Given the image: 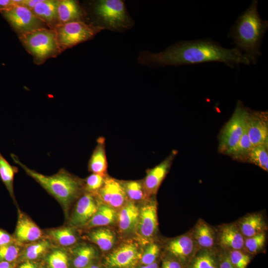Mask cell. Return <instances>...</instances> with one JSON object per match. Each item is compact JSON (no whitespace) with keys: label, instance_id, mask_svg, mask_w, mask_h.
<instances>
[{"label":"cell","instance_id":"4316f807","mask_svg":"<svg viewBox=\"0 0 268 268\" xmlns=\"http://www.w3.org/2000/svg\"><path fill=\"white\" fill-rule=\"evenodd\" d=\"M73 266L75 268H84L91 264L96 258L95 249L88 245L81 244L72 250Z\"/></svg>","mask_w":268,"mask_h":268},{"label":"cell","instance_id":"603a6c76","mask_svg":"<svg viewBox=\"0 0 268 268\" xmlns=\"http://www.w3.org/2000/svg\"><path fill=\"white\" fill-rule=\"evenodd\" d=\"M105 138L99 137L88 162V170L92 173L107 175V161L105 150Z\"/></svg>","mask_w":268,"mask_h":268},{"label":"cell","instance_id":"5bb4252c","mask_svg":"<svg viewBox=\"0 0 268 268\" xmlns=\"http://www.w3.org/2000/svg\"><path fill=\"white\" fill-rule=\"evenodd\" d=\"M177 153V151H172L160 163L147 170L146 175L142 182L148 198L152 197L157 193L160 186L169 171Z\"/></svg>","mask_w":268,"mask_h":268},{"label":"cell","instance_id":"ba28073f","mask_svg":"<svg viewBox=\"0 0 268 268\" xmlns=\"http://www.w3.org/2000/svg\"><path fill=\"white\" fill-rule=\"evenodd\" d=\"M19 36L37 29L48 28L25 6L15 4L10 8L1 12Z\"/></svg>","mask_w":268,"mask_h":268},{"label":"cell","instance_id":"f35d334b","mask_svg":"<svg viewBox=\"0 0 268 268\" xmlns=\"http://www.w3.org/2000/svg\"><path fill=\"white\" fill-rule=\"evenodd\" d=\"M20 249L14 243L0 247V262H14L17 258Z\"/></svg>","mask_w":268,"mask_h":268},{"label":"cell","instance_id":"b9f144b4","mask_svg":"<svg viewBox=\"0 0 268 268\" xmlns=\"http://www.w3.org/2000/svg\"><path fill=\"white\" fill-rule=\"evenodd\" d=\"M14 238L4 230L0 229V247L14 243Z\"/></svg>","mask_w":268,"mask_h":268},{"label":"cell","instance_id":"2e32d148","mask_svg":"<svg viewBox=\"0 0 268 268\" xmlns=\"http://www.w3.org/2000/svg\"><path fill=\"white\" fill-rule=\"evenodd\" d=\"M217 246L224 250H243L245 238L236 222L216 227Z\"/></svg>","mask_w":268,"mask_h":268},{"label":"cell","instance_id":"3957f363","mask_svg":"<svg viewBox=\"0 0 268 268\" xmlns=\"http://www.w3.org/2000/svg\"><path fill=\"white\" fill-rule=\"evenodd\" d=\"M10 156L14 163L54 197L65 209L68 208L83 189V182L64 169L53 175H45L28 168L15 154L11 153Z\"/></svg>","mask_w":268,"mask_h":268},{"label":"cell","instance_id":"f6af8a7d","mask_svg":"<svg viewBox=\"0 0 268 268\" xmlns=\"http://www.w3.org/2000/svg\"><path fill=\"white\" fill-rule=\"evenodd\" d=\"M18 268H37V267L33 263L27 262L21 265Z\"/></svg>","mask_w":268,"mask_h":268},{"label":"cell","instance_id":"7dc6e473","mask_svg":"<svg viewBox=\"0 0 268 268\" xmlns=\"http://www.w3.org/2000/svg\"><path fill=\"white\" fill-rule=\"evenodd\" d=\"M84 268H100L98 266L91 264Z\"/></svg>","mask_w":268,"mask_h":268},{"label":"cell","instance_id":"4dcf8cb0","mask_svg":"<svg viewBox=\"0 0 268 268\" xmlns=\"http://www.w3.org/2000/svg\"><path fill=\"white\" fill-rule=\"evenodd\" d=\"M246 162L253 164L262 169L268 171V145L253 146Z\"/></svg>","mask_w":268,"mask_h":268},{"label":"cell","instance_id":"30bf717a","mask_svg":"<svg viewBox=\"0 0 268 268\" xmlns=\"http://www.w3.org/2000/svg\"><path fill=\"white\" fill-rule=\"evenodd\" d=\"M157 202L154 199L147 201L139 208V215L135 232L142 243L149 241L158 229Z\"/></svg>","mask_w":268,"mask_h":268},{"label":"cell","instance_id":"ac0fdd59","mask_svg":"<svg viewBox=\"0 0 268 268\" xmlns=\"http://www.w3.org/2000/svg\"><path fill=\"white\" fill-rule=\"evenodd\" d=\"M245 238L266 232L268 224L261 212L248 213L235 221Z\"/></svg>","mask_w":268,"mask_h":268},{"label":"cell","instance_id":"74e56055","mask_svg":"<svg viewBox=\"0 0 268 268\" xmlns=\"http://www.w3.org/2000/svg\"><path fill=\"white\" fill-rule=\"evenodd\" d=\"M160 248L155 243L149 244L141 253L139 262L142 265H147L153 264L157 261L159 256Z\"/></svg>","mask_w":268,"mask_h":268},{"label":"cell","instance_id":"8992f818","mask_svg":"<svg viewBox=\"0 0 268 268\" xmlns=\"http://www.w3.org/2000/svg\"><path fill=\"white\" fill-rule=\"evenodd\" d=\"M249 110L242 101H238L232 115L220 131L218 137L220 153L229 155L236 146L246 129Z\"/></svg>","mask_w":268,"mask_h":268},{"label":"cell","instance_id":"83f0119b","mask_svg":"<svg viewBox=\"0 0 268 268\" xmlns=\"http://www.w3.org/2000/svg\"><path fill=\"white\" fill-rule=\"evenodd\" d=\"M18 168L12 166L0 151V179L4 185L10 197L14 201L13 182Z\"/></svg>","mask_w":268,"mask_h":268},{"label":"cell","instance_id":"ab89813d","mask_svg":"<svg viewBox=\"0 0 268 268\" xmlns=\"http://www.w3.org/2000/svg\"><path fill=\"white\" fill-rule=\"evenodd\" d=\"M217 255L218 268H234L231 264L225 250L218 247Z\"/></svg>","mask_w":268,"mask_h":268},{"label":"cell","instance_id":"e0dca14e","mask_svg":"<svg viewBox=\"0 0 268 268\" xmlns=\"http://www.w3.org/2000/svg\"><path fill=\"white\" fill-rule=\"evenodd\" d=\"M191 231L199 250H213L218 248L216 228L204 220L199 219Z\"/></svg>","mask_w":268,"mask_h":268},{"label":"cell","instance_id":"cb8c5ba5","mask_svg":"<svg viewBox=\"0 0 268 268\" xmlns=\"http://www.w3.org/2000/svg\"><path fill=\"white\" fill-rule=\"evenodd\" d=\"M117 218L116 210L102 203L98 205L96 213L85 226L88 229L108 226Z\"/></svg>","mask_w":268,"mask_h":268},{"label":"cell","instance_id":"277c9868","mask_svg":"<svg viewBox=\"0 0 268 268\" xmlns=\"http://www.w3.org/2000/svg\"><path fill=\"white\" fill-rule=\"evenodd\" d=\"M26 50L32 56L37 65L55 58L62 51L54 29L43 28L19 36Z\"/></svg>","mask_w":268,"mask_h":268},{"label":"cell","instance_id":"d4e9b609","mask_svg":"<svg viewBox=\"0 0 268 268\" xmlns=\"http://www.w3.org/2000/svg\"><path fill=\"white\" fill-rule=\"evenodd\" d=\"M89 239L95 244L101 251L108 252L114 247L115 234L111 229L107 228H99L92 230L88 233Z\"/></svg>","mask_w":268,"mask_h":268},{"label":"cell","instance_id":"e575fe53","mask_svg":"<svg viewBox=\"0 0 268 268\" xmlns=\"http://www.w3.org/2000/svg\"><path fill=\"white\" fill-rule=\"evenodd\" d=\"M234 268H247L254 256L242 250H225Z\"/></svg>","mask_w":268,"mask_h":268},{"label":"cell","instance_id":"7a4b0ae2","mask_svg":"<svg viewBox=\"0 0 268 268\" xmlns=\"http://www.w3.org/2000/svg\"><path fill=\"white\" fill-rule=\"evenodd\" d=\"M268 28V21L262 19L258 12V1L254 0L238 16L228 36L235 48L249 57L254 64L262 55V41Z\"/></svg>","mask_w":268,"mask_h":268},{"label":"cell","instance_id":"f546056e","mask_svg":"<svg viewBox=\"0 0 268 268\" xmlns=\"http://www.w3.org/2000/svg\"><path fill=\"white\" fill-rule=\"evenodd\" d=\"M253 147L248 134L246 125V129L239 141L236 146L230 153L229 156L234 160L246 162Z\"/></svg>","mask_w":268,"mask_h":268},{"label":"cell","instance_id":"1f68e13d","mask_svg":"<svg viewBox=\"0 0 268 268\" xmlns=\"http://www.w3.org/2000/svg\"><path fill=\"white\" fill-rule=\"evenodd\" d=\"M128 199L131 201H138L148 198L145 194L142 181H121Z\"/></svg>","mask_w":268,"mask_h":268},{"label":"cell","instance_id":"484cf974","mask_svg":"<svg viewBox=\"0 0 268 268\" xmlns=\"http://www.w3.org/2000/svg\"><path fill=\"white\" fill-rule=\"evenodd\" d=\"M217 248L199 250L185 268H218Z\"/></svg>","mask_w":268,"mask_h":268},{"label":"cell","instance_id":"8fae6325","mask_svg":"<svg viewBox=\"0 0 268 268\" xmlns=\"http://www.w3.org/2000/svg\"><path fill=\"white\" fill-rule=\"evenodd\" d=\"M247 131L253 146L268 145V112L249 110Z\"/></svg>","mask_w":268,"mask_h":268},{"label":"cell","instance_id":"44dd1931","mask_svg":"<svg viewBox=\"0 0 268 268\" xmlns=\"http://www.w3.org/2000/svg\"><path fill=\"white\" fill-rule=\"evenodd\" d=\"M57 13L58 25L73 21H83L84 10L75 0H57Z\"/></svg>","mask_w":268,"mask_h":268},{"label":"cell","instance_id":"d6a6232c","mask_svg":"<svg viewBox=\"0 0 268 268\" xmlns=\"http://www.w3.org/2000/svg\"><path fill=\"white\" fill-rule=\"evenodd\" d=\"M266 241V232L245 238L243 250L254 256L265 250Z\"/></svg>","mask_w":268,"mask_h":268},{"label":"cell","instance_id":"ee69618b","mask_svg":"<svg viewBox=\"0 0 268 268\" xmlns=\"http://www.w3.org/2000/svg\"><path fill=\"white\" fill-rule=\"evenodd\" d=\"M14 262H0V268H13Z\"/></svg>","mask_w":268,"mask_h":268},{"label":"cell","instance_id":"7bdbcfd3","mask_svg":"<svg viewBox=\"0 0 268 268\" xmlns=\"http://www.w3.org/2000/svg\"><path fill=\"white\" fill-rule=\"evenodd\" d=\"M15 4L14 0H0V12H2L10 8Z\"/></svg>","mask_w":268,"mask_h":268},{"label":"cell","instance_id":"60d3db41","mask_svg":"<svg viewBox=\"0 0 268 268\" xmlns=\"http://www.w3.org/2000/svg\"><path fill=\"white\" fill-rule=\"evenodd\" d=\"M160 268H185V267L178 260L168 255L163 260Z\"/></svg>","mask_w":268,"mask_h":268},{"label":"cell","instance_id":"836d02e7","mask_svg":"<svg viewBox=\"0 0 268 268\" xmlns=\"http://www.w3.org/2000/svg\"><path fill=\"white\" fill-rule=\"evenodd\" d=\"M50 247L49 241L46 240L33 243L25 248L23 258L30 261L38 259L43 255Z\"/></svg>","mask_w":268,"mask_h":268},{"label":"cell","instance_id":"7c38bea8","mask_svg":"<svg viewBox=\"0 0 268 268\" xmlns=\"http://www.w3.org/2000/svg\"><path fill=\"white\" fill-rule=\"evenodd\" d=\"M170 255L181 262L186 268L199 251L191 230L170 240L166 245Z\"/></svg>","mask_w":268,"mask_h":268},{"label":"cell","instance_id":"9a60e30c","mask_svg":"<svg viewBox=\"0 0 268 268\" xmlns=\"http://www.w3.org/2000/svg\"><path fill=\"white\" fill-rule=\"evenodd\" d=\"M98 204L94 195L86 193L77 201L70 217V227L85 226L96 213Z\"/></svg>","mask_w":268,"mask_h":268},{"label":"cell","instance_id":"6da1fadb","mask_svg":"<svg viewBox=\"0 0 268 268\" xmlns=\"http://www.w3.org/2000/svg\"><path fill=\"white\" fill-rule=\"evenodd\" d=\"M137 61L143 65L159 67L221 62L234 67L239 64H253L237 48L227 49L208 39L180 41L159 53L142 51Z\"/></svg>","mask_w":268,"mask_h":268},{"label":"cell","instance_id":"5b68a950","mask_svg":"<svg viewBox=\"0 0 268 268\" xmlns=\"http://www.w3.org/2000/svg\"><path fill=\"white\" fill-rule=\"evenodd\" d=\"M93 10L99 26L104 29L122 32L134 25L123 0H97L94 2Z\"/></svg>","mask_w":268,"mask_h":268},{"label":"cell","instance_id":"4fadbf2b","mask_svg":"<svg viewBox=\"0 0 268 268\" xmlns=\"http://www.w3.org/2000/svg\"><path fill=\"white\" fill-rule=\"evenodd\" d=\"M96 195L103 203L116 210L120 209L128 201L121 181L107 175Z\"/></svg>","mask_w":268,"mask_h":268},{"label":"cell","instance_id":"9c48e42d","mask_svg":"<svg viewBox=\"0 0 268 268\" xmlns=\"http://www.w3.org/2000/svg\"><path fill=\"white\" fill-rule=\"evenodd\" d=\"M141 255L138 244L128 241L108 254L105 259L104 263L107 268H136Z\"/></svg>","mask_w":268,"mask_h":268},{"label":"cell","instance_id":"f1b7e54d","mask_svg":"<svg viewBox=\"0 0 268 268\" xmlns=\"http://www.w3.org/2000/svg\"><path fill=\"white\" fill-rule=\"evenodd\" d=\"M50 238L59 245L67 247L73 245L77 240L75 233L71 227L57 228L49 230Z\"/></svg>","mask_w":268,"mask_h":268},{"label":"cell","instance_id":"7402d4cb","mask_svg":"<svg viewBox=\"0 0 268 268\" xmlns=\"http://www.w3.org/2000/svg\"><path fill=\"white\" fill-rule=\"evenodd\" d=\"M31 10L48 28L55 29L59 24L57 0H41Z\"/></svg>","mask_w":268,"mask_h":268},{"label":"cell","instance_id":"d6986e66","mask_svg":"<svg viewBox=\"0 0 268 268\" xmlns=\"http://www.w3.org/2000/svg\"><path fill=\"white\" fill-rule=\"evenodd\" d=\"M117 213V220L120 231L128 234L135 232L139 215V208L135 203L127 201Z\"/></svg>","mask_w":268,"mask_h":268},{"label":"cell","instance_id":"ffe728a7","mask_svg":"<svg viewBox=\"0 0 268 268\" xmlns=\"http://www.w3.org/2000/svg\"><path fill=\"white\" fill-rule=\"evenodd\" d=\"M42 235L39 227L29 217L20 214L17 221L14 239L18 242L38 240Z\"/></svg>","mask_w":268,"mask_h":268},{"label":"cell","instance_id":"bcb514c9","mask_svg":"<svg viewBox=\"0 0 268 268\" xmlns=\"http://www.w3.org/2000/svg\"><path fill=\"white\" fill-rule=\"evenodd\" d=\"M139 268H159V264L158 261L153 264L147 265H142Z\"/></svg>","mask_w":268,"mask_h":268},{"label":"cell","instance_id":"d590c367","mask_svg":"<svg viewBox=\"0 0 268 268\" xmlns=\"http://www.w3.org/2000/svg\"><path fill=\"white\" fill-rule=\"evenodd\" d=\"M107 175L92 173L83 182V189L86 193L96 195L102 187Z\"/></svg>","mask_w":268,"mask_h":268},{"label":"cell","instance_id":"52a82bcc","mask_svg":"<svg viewBox=\"0 0 268 268\" xmlns=\"http://www.w3.org/2000/svg\"><path fill=\"white\" fill-rule=\"evenodd\" d=\"M55 30L62 51L92 39L103 28L83 21L58 25Z\"/></svg>","mask_w":268,"mask_h":268},{"label":"cell","instance_id":"8d00e7d4","mask_svg":"<svg viewBox=\"0 0 268 268\" xmlns=\"http://www.w3.org/2000/svg\"><path fill=\"white\" fill-rule=\"evenodd\" d=\"M49 268H68V258L66 252L61 250L53 251L47 257Z\"/></svg>","mask_w":268,"mask_h":268}]
</instances>
